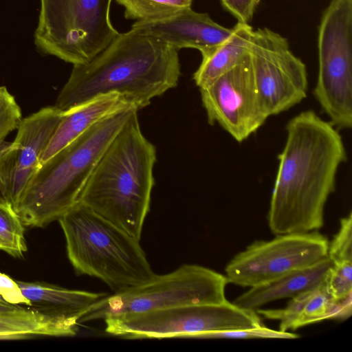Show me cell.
<instances>
[{
    "label": "cell",
    "instance_id": "44dd1931",
    "mask_svg": "<svg viewBox=\"0 0 352 352\" xmlns=\"http://www.w3.org/2000/svg\"><path fill=\"white\" fill-rule=\"evenodd\" d=\"M124 8V17L155 21L173 16L191 7L192 0H116Z\"/></svg>",
    "mask_w": 352,
    "mask_h": 352
},
{
    "label": "cell",
    "instance_id": "7c38bea8",
    "mask_svg": "<svg viewBox=\"0 0 352 352\" xmlns=\"http://www.w3.org/2000/svg\"><path fill=\"white\" fill-rule=\"evenodd\" d=\"M199 91L208 123L218 124L238 142L247 140L270 117L256 85L250 54Z\"/></svg>",
    "mask_w": 352,
    "mask_h": 352
},
{
    "label": "cell",
    "instance_id": "484cf974",
    "mask_svg": "<svg viewBox=\"0 0 352 352\" xmlns=\"http://www.w3.org/2000/svg\"><path fill=\"white\" fill-rule=\"evenodd\" d=\"M22 121L21 110L4 86H0V144Z\"/></svg>",
    "mask_w": 352,
    "mask_h": 352
},
{
    "label": "cell",
    "instance_id": "d6986e66",
    "mask_svg": "<svg viewBox=\"0 0 352 352\" xmlns=\"http://www.w3.org/2000/svg\"><path fill=\"white\" fill-rule=\"evenodd\" d=\"M253 31L249 24L238 22L230 36L209 56L202 58L193 74L196 85L206 87L239 64L249 54Z\"/></svg>",
    "mask_w": 352,
    "mask_h": 352
},
{
    "label": "cell",
    "instance_id": "8fae6325",
    "mask_svg": "<svg viewBox=\"0 0 352 352\" xmlns=\"http://www.w3.org/2000/svg\"><path fill=\"white\" fill-rule=\"evenodd\" d=\"M256 85L269 116L302 102L308 88L305 63L290 50L288 41L267 28L254 30L249 47Z\"/></svg>",
    "mask_w": 352,
    "mask_h": 352
},
{
    "label": "cell",
    "instance_id": "3957f363",
    "mask_svg": "<svg viewBox=\"0 0 352 352\" xmlns=\"http://www.w3.org/2000/svg\"><path fill=\"white\" fill-rule=\"evenodd\" d=\"M135 111L109 143L78 201L140 241L150 209L157 160Z\"/></svg>",
    "mask_w": 352,
    "mask_h": 352
},
{
    "label": "cell",
    "instance_id": "6da1fadb",
    "mask_svg": "<svg viewBox=\"0 0 352 352\" xmlns=\"http://www.w3.org/2000/svg\"><path fill=\"white\" fill-rule=\"evenodd\" d=\"M267 214L276 234L317 231L324 206L335 191L340 166L347 160L341 135L329 121L306 110L286 125Z\"/></svg>",
    "mask_w": 352,
    "mask_h": 352
},
{
    "label": "cell",
    "instance_id": "d4e9b609",
    "mask_svg": "<svg viewBox=\"0 0 352 352\" xmlns=\"http://www.w3.org/2000/svg\"><path fill=\"white\" fill-rule=\"evenodd\" d=\"M327 257L332 263L352 261V214L342 217L340 228L331 242L329 241Z\"/></svg>",
    "mask_w": 352,
    "mask_h": 352
},
{
    "label": "cell",
    "instance_id": "4fadbf2b",
    "mask_svg": "<svg viewBox=\"0 0 352 352\" xmlns=\"http://www.w3.org/2000/svg\"><path fill=\"white\" fill-rule=\"evenodd\" d=\"M63 111L47 107L22 119L12 142L0 144V199L17 206L58 126Z\"/></svg>",
    "mask_w": 352,
    "mask_h": 352
},
{
    "label": "cell",
    "instance_id": "2e32d148",
    "mask_svg": "<svg viewBox=\"0 0 352 352\" xmlns=\"http://www.w3.org/2000/svg\"><path fill=\"white\" fill-rule=\"evenodd\" d=\"M29 300V308L41 314L79 324V320L105 293L69 289L43 282L16 280Z\"/></svg>",
    "mask_w": 352,
    "mask_h": 352
},
{
    "label": "cell",
    "instance_id": "5bb4252c",
    "mask_svg": "<svg viewBox=\"0 0 352 352\" xmlns=\"http://www.w3.org/2000/svg\"><path fill=\"white\" fill-rule=\"evenodd\" d=\"M131 29L152 36L176 50L194 48L202 58L209 56L232 34L233 28L214 22L207 13L191 7L170 17L155 21H136Z\"/></svg>",
    "mask_w": 352,
    "mask_h": 352
},
{
    "label": "cell",
    "instance_id": "8992f818",
    "mask_svg": "<svg viewBox=\"0 0 352 352\" xmlns=\"http://www.w3.org/2000/svg\"><path fill=\"white\" fill-rule=\"evenodd\" d=\"M228 283L225 275L211 269L184 264L171 272L155 274L140 285L103 296L85 311L79 324L179 306L223 303L228 300Z\"/></svg>",
    "mask_w": 352,
    "mask_h": 352
},
{
    "label": "cell",
    "instance_id": "ba28073f",
    "mask_svg": "<svg viewBox=\"0 0 352 352\" xmlns=\"http://www.w3.org/2000/svg\"><path fill=\"white\" fill-rule=\"evenodd\" d=\"M314 96L337 129L352 126V0H332L318 28Z\"/></svg>",
    "mask_w": 352,
    "mask_h": 352
},
{
    "label": "cell",
    "instance_id": "cb8c5ba5",
    "mask_svg": "<svg viewBox=\"0 0 352 352\" xmlns=\"http://www.w3.org/2000/svg\"><path fill=\"white\" fill-rule=\"evenodd\" d=\"M193 338H231V339H250V338H280V339H295L298 335L289 331H281L274 330L265 327L264 325L232 330H223L216 331H208L198 333L192 337Z\"/></svg>",
    "mask_w": 352,
    "mask_h": 352
},
{
    "label": "cell",
    "instance_id": "83f0119b",
    "mask_svg": "<svg viewBox=\"0 0 352 352\" xmlns=\"http://www.w3.org/2000/svg\"><path fill=\"white\" fill-rule=\"evenodd\" d=\"M0 297L14 305L30 306L29 300L23 294L16 281L0 272Z\"/></svg>",
    "mask_w": 352,
    "mask_h": 352
},
{
    "label": "cell",
    "instance_id": "52a82bcc",
    "mask_svg": "<svg viewBox=\"0 0 352 352\" xmlns=\"http://www.w3.org/2000/svg\"><path fill=\"white\" fill-rule=\"evenodd\" d=\"M112 0H41L34 42L43 52L73 65L89 61L118 35Z\"/></svg>",
    "mask_w": 352,
    "mask_h": 352
},
{
    "label": "cell",
    "instance_id": "e0dca14e",
    "mask_svg": "<svg viewBox=\"0 0 352 352\" xmlns=\"http://www.w3.org/2000/svg\"><path fill=\"white\" fill-rule=\"evenodd\" d=\"M130 107L135 108L123 96L118 94H109L63 111L60 120L43 153L41 164L80 136L96 122Z\"/></svg>",
    "mask_w": 352,
    "mask_h": 352
},
{
    "label": "cell",
    "instance_id": "7a4b0ae2",
    "mask_svg": "<svg viewBox=\"0 0 352 352\" xmlns=\"http://www.w3.org/2000/svg\"><path fill=\"white\" fill-rule=\"evenodd\" d=\"M178 50L133 29L118 35L89 61L74 65L54 107L61 111L109 94L138 111L177 85Z\"/></svg>",
    "mask_w": 352,
    "mask_h": 352
},
{
    "label": "cell",
    "instance_id": "30bf717a",
    "mask_svg": "<svg viewBox=\"0 0 352 352\" xmlns=\"http://www.w3.org/2000/svg\"><path fill=\"white\" fill-rule=\"evenodd\" d=\"M328 246V239L318 230L256 241L229 261L225 276L228 283L241 287L263 285L325 258Z\"/></svg>",
    "mask_w": 352,
    "mask_h": 352
},
{
    "label": "cell",
    "instance_id": "9a60e30c",
    "mask_svg": "<svg viewBox=\"0 0 352 352\" xmlns=\"http://www.w3.org/2000/svg\"><path fill=\"white\" fill-rule=\"evenodd\" d=\"M265 318L279 321L281 331H295L324 320H344L352 314V296L336 301L327 292L324 280L291 298L283 309H258Z\"/></svg>",
    "mask_w": 352,
    "mask_h": 352
},
{
    "label": "cell",
    "instance_id": "ac0fdd59",
    "mask_svg": "<svg viewBox=\"0 0 352 352\" xmlns=\"http://www.w3.org/2000/svg\"><path fill=\"white\" fill-rule=\"evenodd\" d=\"M332 265L326 257L304 270L283 276L274 281L250 287L232 302L245 310L255 311L265 305L279 299L292 298L321 283Z\"/></svg>",
    "mask_w": 352,
    "mask_h": 352
},
{
    "label": "cell",
    "instance_id": "f1b7e54d",
    "mask_svg": "<svg viewBox=\"0 0 352 352\" xmlns=\"http://www.w3.org/2000/svg\"><path fill=\"white\" fill-rule=\"evenodd\" d=\"M25 309L19 305L11 304L0 297V317L14 315Z\"/></svg>",
    "mask_w": 352,
    "mask_h": 352
},
{
    "label": "cell",
    "instance_id": "9c48e42d",
    "mask_svg": "<svg viewBox=\"0 0 352 352\" xmlns=\"http://www.w3.org/2000/svg\"><path fill=\"white\" fill-rule=\"evenodd\" d=\"M104 320L107 333L133 339L192 338L204 332L263 325L255 311L241 309L228 300L117 315Z\"/></svg>",
    "mask_w": 352,
    "mask_h": 352
},
{
    "label": "cell",
    "instance_id": "603a6c76",
    "mask_svg": "<svg viewBox=\"0 0 352 352\" xmlns=\"http://www.w3.org/2000/svg\"><path fill=\"white\" fill-rule=\"evenodd\" d=\"M324 280L327 292L336 301L352 296V261L332 263Z\"/></svg>",
    "mask_w": 352,
    "mask_h": 352
},
{
    "label": "cell",
    "instance_id": "4316f807",
    "mask_svg": "<svg viewBox=\"0 0 352 352\" xmlns=\"http://www.w3.org/2000/svg\"><path fill=\"white\" fill-rule=\"evenodd\" d=\"M223 8L239 23H248L252 20L259 0H221Z\"/></svg>",
    "mask_w": 352,
    "mask_h": 352
},
{
    "label": "cell",
    "instance_id": "5b68a950",
    "mask_svg": "<svg viewBox=\"0 0 352 352\" xmlns=\"http://www.w3.org/2000/svg\"><path fill=\"white\" fill-rule=\"evenodd\" d=\"M76 273L95 277L114 293L140 285L153 272L140 241L80 202L58 219Z\"/></svg>",
    "mask_w": 352,
    "mask_h": 352
},
{
    "label": "cell",
    "instance_id": "277c9868",
    "mask_svg": "<svg viewBox=\"0 0 352 352\" xmlns=\"http://www.w3.org/2000/svg\"><path fill=\"white\" fill-rule=\"evenodd\" d=\"M135 111L127 108L100 120L41 164L14 208L24 226L44 227L78 202L102 153Z\"/></svg>",
    "mask_w": 352,
    "mask_h": 352
},
{
    "label": "cell",
    "instance_id": "ffe728a7",
    "mask_svg": "<svg viewBox=\"0 0 352 352\" xmlns=\"http://www.w3.org/2000/svg\"><path fill=\"white\" fill-rule=\"evenodd\" d=\"M78 324L49 317L30 309L8 316L0 317V334L73 336Z\"/></svg>",
    "mask_w": 352,
    "mask_h": 352
},
{
    "label": "cell",
    "instance_id": "7402d4cb",
    "mask_svg": "<svg viewBox=\"0 0 352 352\" xmlns=\"http://www.w3.org/2000/svg\"><path fill=\"white\" fill-rule=\"evenodd\" d=\"M0 250L15 258L27 251L24 225L14 208L0 199Z\"/></svg>",
    "mask_w": 352,
    "mask_h": 352
}]
</instances>
